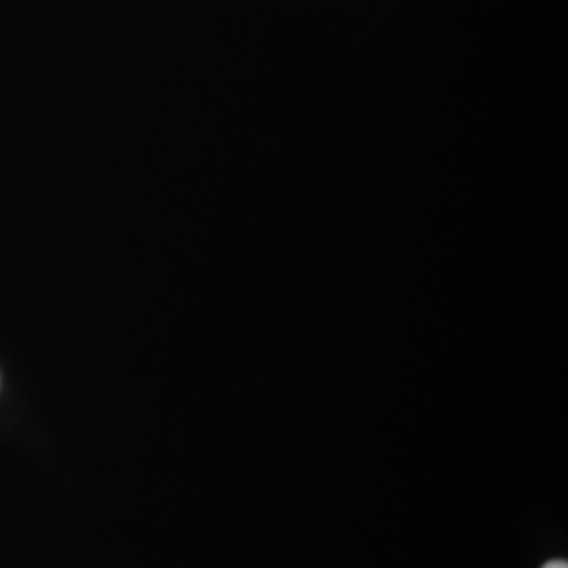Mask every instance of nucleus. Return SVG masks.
Here are the masks:
<instances>
[{
    "label": "nucleus",
    "instance_id": "1",
    "mask_svg": "<svg viewBox=\"0 0 568 568\" xmlns=\"http://www.w3.org/2000/svg\"><path fill=\"white\" fill-rule=\"evenodd\" d=\"M544 568H568V565L565 560H554V562H549Z\"/></svg>",
    "mask_w": 568,
    "mask_h": 568
}]
</instances>
